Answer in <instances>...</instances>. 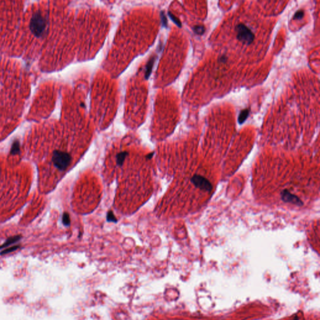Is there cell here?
Segmentation results:
<instances>
[{
  "mask_svg": "<svg viewBox=\"0 0 320 320\" xmlns=\"http://www.w3.org/2000/svg\"><path fill=\"white\" fill-rule=\"evenodd\" d=\"M47 21L41 13H36L30 21V30L36 36H43L45 34Z\"/></svg>",
  "mask_w": 320,
  "mask_h": 320,
  "instance_id": "obj_1",
  "label": "cell"
},
{
  "mask_svg": "<svg viewBox=\"0 0 320 320\" xmlns=\"http://www.w3.org/2000/svg\"><path fill=\"white\" fill-rule=\"evenodd\" d=\"M54 166L59 171H64L70 165L71 156L68 153L59 150H55L52 156Z\"/></svg>",
  "mask_w": 320,
  "mask_h": 320,
  "instance_id": "obj_2",
  "label": "cell"
},
{
  "mask_svg": "<svg viewBox=\"0 0 320 320\" xmlns=\"http://www.w3.org/2000/svg\"><path fill=\"white\" fill-rule=\"evenodd\" d=\"M237 33V38L243 44H251L254 38V35L248 28L243 24H238L235 28Z\"/></svg>",
  "mask_w": 320,
  "mask_h": 320,
  "instance_id": "obj_3",
  "label": "cell"
},
{
  "mask_svg": "<svg viewBox=\"0 0 320 320\" xmlns=\"http://www.w3.org/2000/svg\"><path fill=\"white\" fill-rule=\"evenodd\" d=\"M191 182L194 186L202 191L211 192L213 189L212 184L210 181L201 175L194 174L191 178Z\"/></svg>",
  "mask_w": 320,
  "mask_h": 320,
  "instance_id": "obj_4",
  "label": "cell"
},
{
  "mask_svg": "<svg viewBox=\"0 0 320 320\" xmlns=\"http://www.w3.org/2000/svg\"><path fill=\"white\" fill-rule=\"evenodd\" d=\"M281 199L285 203H289L296 206H302L303 205V201L301 200L300 198H298L295 194L291 193L288 190H284L281 193Z\"/></svg>",
  "mask_w": 320,
  "mask_h": 320,
  "instance_id": "obj_5",
  "label": "cell"
},
{
  "mask_svg": "<svg viewBox=\"0 0 320 320\" xmlns=\"http://www.w3.org/2000/svg\"><path fill=\"white\" fill-rule=\"evenodd\" d=\"M21 238V235L14 236H12V237L8 238L3 244H2L1 246H0V249L5 248L9 247V246L11 245L12 244L18 242V241H19Z\"/></svg>",
  "mask_w": 320,
  "mask_h": 320,
  "instance_id": "obj_6",
  "label": "cell"
},
{
  "mask_svg": "<svg viewBox=\"0 0 320 320\" xmlns=\"http://www.w3.org/2000/svg\"><path fill=\"white\" fill-rule=\"evenodd\" d=\"M155 60H156V57H154L151 58L150 61H149V62L148 63L147 66H146V73H145V78H146V79H148V78H149V76H150V74L151 73L152 68H153V65L155 64Z\"/></svg>",
  "mask_w": 320,
  "mask_h": 320,
  "instance_id": "obj_7",
  "label": "cell"
},
{
  "mask_svg": "<svg viewBox=\"0 0 320 320\" xmlns=\"http://www.w3.org/2000/svg\"><path fill=\"white\" fill-rule=\"evenodd\" d=\"M249 113V111L248 109H243L241 111L238 117V122L239 124H243L246 121V119L248 117Z\"/></svg>",
  "mask_w": 320,
  "mask_h": 320,
  "instance_id": "obj_8",
  "label": "cell"
},
{
  "mask_svg": "<svg viewBox=\"0 0 320 320\" xmlns=\"http://www.w3.org/2000/svg\"><path fill=\"white\" fill-rule=\"evenodd\" d=\"M127 155H128V153L126 152V151L122 152V153H118L117 155V164L118 165H122Z\"/></svg>",
  "mask_w": 320,
  "mask_h": 320,
  "instance_id": "obj_9",
  "label": "cell"
},
{
  "mask_svg": "<svg viewBox=\"0 0 320 320\" xmlns=\"http://www.w3.org/2000/svg\"><path fill=\"white\" fill-rule=\"evenodd\" d=\"M20 143L18 141H15L13 143V145L11 146V149L10 151V154L11 155H17L20 153Z\"/></svg>",
  "mask_w": 320,
  "mask_h": 320,
  "instance_id": "obj_10",
  "label": "cell"
},
{
  "mask_svg": "<svg viewBox=\"0 0 320 320\" xmlns=\"http://www.w3.org/2000/svg\"><path fill=\"white\" fill-rule=\"evenodd\" d=\"M193 31L197 35H203L205 31V27L201 25H197L193 28Z\"/></svg>",
  "mask_w": 320,
  "mask_h": 320,
  "instance_id": "obj_11",
  "label": "cell"
},
{
  "mask_svg": "<svg viewBox=\"0 0 320 320\" xmlns=\"http://www.w3.org/2000/svg\"><path fill=\"white\" fill-rule=\"evenodd\" d=\"M63 223L64 226H69L70 225V218L68 213H64L63 215Z\"/></svg>",
  "mask_w": 320,
  "mask_h": 320,
  "instance_id": "obj_12",
  "label": "cell"
},
{
  "mask_svg": "<svg viewBox=\"0 0 320 320\" xmlns=\"http://www.w3.org/2000/svg\"><path fill=\"white\" fill-rule=\"evenodd\" d=\"M20 248V246L19 245H17V246H14V247H11L10 248H6L5 249H4L3 251L1 252V255L2 254H8V253H11L14 251H16V249H18V248Z\"/></svg>",
  "mask_w": 320,
  "mask_h": 320,
  "instance_id": "obj_13",
  "label": "cell"
},
{
  "mask_svg": "<svg viewBox=\"0 0 320 320\" xmlns=\"http://www.w3.org/2000/svg\"><path fill=\"white\" fill-rule=\"evenodd\" d=\"M169 16L170 17V18L171 20H172V21H173L176 24H177L179 27H181L182 26V24H181V22L179 21V20L177 18H176L174 15H173L172 14H171L170 13H169Z\"/></svg>",
  "mask_w": 320,
  "mask_h": 320,
  "instance_id": "obj_14",
  "label": "cell"
},
{
  "mask_svg": "<svg viewBox=\"0 0 320 320\" xmlns=\"http://www.w3.org/2000/svg\"><path fill=\"white\" fill-rule=\"evenodd\" d=\"M304 16V12L303 11H298L295 13L294 18L296 20L301 19Z\"/></svg>",
  "mask_w": 320,
  "mask_h": 320,
  "instance_id": "obj_15",
  "label": "cell"
},
{
  "mask_svg": "<svg viewBox=\"0 0 320 320\" xmlns=\"http://www.w3.org/2000/svg\"><path fill=\"white\" fill-rule=\"evenodd\" d=\"M107 218H108L107 220H108V221H114V222H116V221H117V219L115 218V217H114V215H113V213L112 212H111V211H109V212L108 213V216H107Z\"/></svg>",
  "mask_w": 320,
  "mask_h": 320,
  "instance_id": "obj_16",
  "label": "cell"
},
{
  "mask_svg": "<svg viewBox=\"0 0 320 320\" xmlns=\"http://www.w3.org/2000/svg\"><path fill=\"white\" fill-rule=\"evenodd\" d=\"M161 18H162V23H163V26H166V25H167L166 18L165 14H164L163 13V14H162V15H161Z\"/></svg>",
  "mask_w": 320,
  "mask_h": 320,
  "instance_id": "obj_17",
  "label": "cell"
},
{
  "mask_svg": "<svg viewBox=\"0 0 320 320\" xmlns=\"http://www.w3.org/2000/svg\"><path fill=\"white\" fill-rule=\"evenodd\" d=\"M220 62H221V63H225L226 61L227 58H226V57H225V56H222V57H220Z\"/></svg>",
  "mask_w": 320,
  "mask_h": 320,
  "instance_id": "obj_18",
  "label": "cell"
}]
</instances>
